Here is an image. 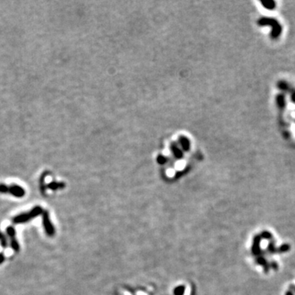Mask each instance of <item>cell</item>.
Masks as SVG:
<instances>
[{"instance_id":"1","label":"cell","mask_w":295,"mask_h":295,"mask_svg":"<svg viewBox=\"0 0 295 295\" xmlns=\"http://www.w3.org/2000/svg\"><path fill=\"white\" fill-rule=\"evenodd\" d=\"M42 213V208L37 206L30 210L29 212H26V213H21L20 215H17V217H15L12 219V221L15 224H21V223L27 222L29 220H30L33 218H35L38 217L39 215Z\"/></svg>"},{"instance_id":"2","label":"cell","mask_w":295,"mask_h":295,"mask_svg":"<svg viewBox=\"0 0 295 295\" xmlns=\"http://www.w3.org/2000/svg\"><path fill=\"white\" fill-rule=\"evenodd\" d=\"M43 226L45 230V232L48 236H53L55 234V228L53 225L52 224L50 218H49V213L48 211H44L43 212Z\"/></svg>"},{"instance_id":"3","label":"cell","mask_w":295,"mask_h":295,"mask_svg":"<svg viewBox=\"0 0 295 295\" xmlns=\"http://www.w3.org/2000/svg\"><path fill=\"white\" fill-rule=\"evenodd\" d=\"M6 230L7 234L9 236L10 244H11V247H12V250L17 253V252L20 251V246H19V244L17 243V240L16 239L15 229L12 226H8Z\"/></svg>"},{"instance_id":"4","label":"cell","mask_w":295,"mask_h":295,"mask_svg":"<svg viewBox=\"0 0 295 295\" xmlns=\"http://www.w3.org/2000/svg\"><path fill=\"white\" fill-rule=\"evenodd\" d=\"M289 248H290V246L288 244H283L280 248H275L274 242H271L270 244H268L266 252L270 253V254H273V253H283L288 252Z\"/></svg>"},{"instance_id":"5","label":"cell","mask_w":295,"mask_h":295,"mask_svg":"<svg viewBox=\"0 0 295 295\" xmlns=\"http://www.w3.org/2000/svg\"><path fill=\"white\" fill-rule=\"evenodd\" d=\"M261 240H262V238H261L260 235H255L254 238H253V245H252V253L256 257H263L262 254L264 253V252L261 249V247H260Z\"/></svg>"},{"instance_id":"6","label":"cell","mask_w":295,"mask_h":295,"mask_svg":"<svg viewBox=\"0 0 295 295\" xmlns=\"http://www.w3.org/2000/svg\"><path fill=\"white\" fill-rule=\"evenodd\" d=\"M259 23L261 25H266L270 24L271 26H273V32H272V36L277 37L280 35V31H281V27L279 25V23L277 22L274 19H261V21H259Z\"/></svg>"},{"instance_id":"7","label":"cell","mask_w":295,"mask_h":295,"mask_svg":"<svg viewBox=\"0 0 295 295\" xmlns=\"http://www.w3.org/2000/svg\"><path fill=\"white\" fill-rule=\"evenodd\" d=\"M8 193L17 198H21L25 195V190L22 187L13 184V185L8 186Z\"/></svg>"},{"instance_id":"8","label":"cell","mask_w":295,"mask_h":295,"mask_svg":"<svg viewBox=\"0 0 295 295\" xmlns=\"http://www.w3.org/2000/svg\"><path fill=\"white\" fill-rule=\"evenodd\" d=\"M256 262L257 264L262 266L263 269H264V272L265 273H268L269 272L270 269H271V267H270V263H268L266 262V260L264 257H257Z\"/></svg>"},{"instance_id":"9","label":"cell","mask_w":295,"mask_h":295,"mask_svg":"<svg viewBox=\"0 0 295 295\" xmlns=\"http://www.w3.org/2000/svg\"><path fill=\"white\" fill-rule=\"evenodd\" d=\"M262 4L267 9H274L275 7V3L274 1H262Z\"/></svg>"},{"instance_id":"10","label":"cell","mask_w":295,"mask_h":295,"mask_svg":"<svg viewBox=\"0 0 295 295\" xmlns=\"http://www.w3.org/2000/svg\"><path fill=\"white\" fill-rule=\"evenodd\" d=\"M48 189L53 190H56L57 189H60V188H63L64 184L62 183H57V182H52L50 184H48L47 186Z\"/></svg>"},{"instance_id":"11","label":"cell","mask_w":295,"mask_h":295,"mask_svg":"<svg viewBox=\"0 0 295 295\" xmlns=\"http://www.w3.org/2000/svg\"><path fill=\"white\" fill-rule=\"evenodd\" d=\"M260 236H261V238L263 239H268V240L272 239V235H271L269 231H266V230L265 231H262V233H261Z\"/></svg>"},{"instance_id":"12","label":"cell","mask_w":295,"mask_h":295,"mask_svg":"<svg viewBox=\"0 0 295 295\" xmlns=\"http://www.w3.org/2000/svg\"><path fill=\"white\" fill-rule=\"evenodd\" d=\"M0 244H1L3 248H6L8 246V242H7L6 237L1 232H0Z\"/></svg>"},{"instance_id":"13","label":"cell","mask_w":295,"mask_h":295,"mask_svg":"<svg viewBox=\"0 0 295 295\" xmlns=\"http://www.w3.org/2000/svg\"><path fill=\"white\" fill-rule=\"evenodd\" d=\"M0 193H8V186H7L6 184H0Z\"/></svg>"},{"instance_id":"14","label":"cell","mask_w":295,"mask_h":295,"mask_svg":"<svg viewBox=\"0 0 295 295\" xmlns=\"http://www.w3.org/2000/svg\"><path fill=\"white\" fill-rule=\"evenodd\" d=\"M270 267H271V269L275 270V271H276L277 269H278V264H277L275 262H271V263H270Z\"/></svg>"},{"instance_id":"15","label":"cell","mask_w":295,"mask_h":295,"mask_svg":"<svg viewBox=\"0 0 295 295\" xmlns=\"http://www.w3.org/2000/svg\"><path fill=\"white\" fill-rule=\"evenodd\" d=\"M4 259H5V257H4V254H3V253H0V264L3 263V261H4Z\"/></svg>"},{"instance_id":"16","label":"cell","mask_w":295,"mask_h":295,"mask_svg":"<svg viewBox=\"0 0 295 295\" xmlns=\"http://www.w3.org/2000/svg\"><path fill=\"white\" fill-rule=\"evenodd\" d=\"M285 295H293V293H292V291L289 290V291H287V292H286Z\"/></svg>"},{"instance_id":"17","label":"cell","mask_w":295,"mask_h":295,"mask_svg":"<svg viewBox=\"0 0 295 295\" xmlns=\"http://www.w3.org/2000/svg\"><path fill=\"white\" fill-rule=\"evenodd\" d=\"M290 289L295 292V286L294 285H290Z\"/></svg>"}]
</instances>
